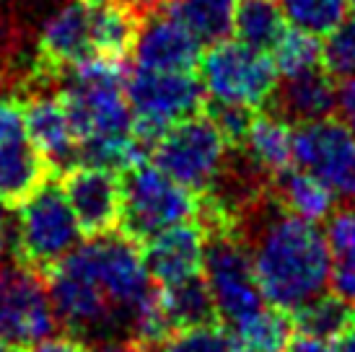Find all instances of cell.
<instances>
[{"label":"cell","instance_id":"6da1fadb","mask_svg":"<svg viewBox=\"0 0 355 352\" xmlns=\"http://www.w3.org/2000/svg\"><path fill=\"white\" fill-rule=\"evenodd\" d=\"M249 215V231L239 236L249 246L265 303L293 313L316 295L327 293L332 259L322 228L286 213L272 195L262 197Z\"/></svg>","mask_w":355,"mask_h":352},{"label":"cell","instance_id":"7a4b0ae2","mask_svg":"<svg viewBox=\"0 0 355 352\" xmlns=\"http://www.w3.org/2000/svg\"><path fill=\"white\" fill-rule=\"evenodd\" d=\"M58 96L68 112L78 146L96 137L132 135V109L119 62L91 60L58 76Z\"/></svg>","mask_w":355,"mask_h":352},{"label":"cell","instance_id":"3957f363","mask_svg":"<svg viewBox=\"0 0 355 352\" xmlns=\"http://www.w3.org/2000/svg\"><path fill=\"white\" fill-rule=\"evenodd\" d=\"M16 207V228L10 234L13 259L37 272H50L76 252L83 234L60 184L47 179Z\"/></svg>","mask_w":355,"mask_h":352},{"label":"cell","instance_id":"277c9868","mask_svg":"<svg viewBox=\"0 0 355 352\" xmlns=\"http://www.w3.org/2000/svg\"><path fill=\"white\" fill-rule=\"evenodd\" d=\"M122 234L146 244L156 234L198 218V195L177 184L148 161L122 171Z\"/></svg>","mask_w":355,"mask_h":352},{"label":"cell","instance_id":"5b68a950","mask_svg":"<svg viewBox=\"0 0 355 352\" xmlns=\"http://www.w3.org/2000/svg\"><path fill=\"white\" fill-rule=\"evenodd\" d=\"M70 262H76L101 288V293L109 298V303L117 308L125 322V334L130 337V319L140 306L153 298V280L146 270L143 246L132 241L122 231L89 238L86 244H78L76 252L68 254Z\"/></svg>","mask_w":355,"mask_h":352},{"label":"cell","instance_id":"8992f818","mask_svg":"<svg viewBox=\"0 0 355 352\" xmlns=\"http://www.w3.org/2000/svg\"><path fill=\"white\" fill-rule=\"evenodd\" d=\"M228 150L231 148L213 125V119L202 112L171 125L150 150V164L192 195H205L223 174Z\"/></svg>","mask_w":355,"mask_h":352},{"label":"cell","instance_id":"52a82bcc","mask_svg":"<svg viewBox=\"0 0 355 352\" xmlns=\"http://www.w3.org/2000/svg\"><path fill=\"white\" fill-rule=\"evenodd\" d=\"M200 80L207 101H226L262 107L277 88V68L270 52L254 49L239 39H223L200 60Z\"/></svg>","mask_w":355,"mask_h":352},{"label":"cell","instance_id":"ba28073f","mask_svg":"<svg viewBox=\"0 0 355 352\" xmlns=\"http://www.w3.org/2000/svg\"><path fill=\"white\" fill-rule=\"evenodd\" d=\"M202 280L213 295L220 322L236 324L265 306L247 241L236 231L205 234Z\"/></svg>","mask_w":355,"mask_h":352},{"label":"cell","instance_id":"9c48e42d","mask_svg":"<svg viewBox=\"0 0 355 352\" xmlns=\"http://www.w3.org/2000/svg\"><path fill=\"white\" fill-rule=\"evenodd\" d=\"M47 293L55 311V322L73 337L89 340H128L125 322L109 303L101 288L68 256L47 272Z\"/></svg>","mask_w":355,"mask_h":352},{"label":"cell","instance_id":"30bf717a","mask_svg":"<svg viewBox=\"0 0 355 352\" xmlns=\"http://www.w3.org/2000/svg\"><path fill=\"white\" fill-rule=\"evenodd\" d=\"M55 311L42 272L19 259L0 262V342L10 350H29L52 337Z\"/></svg>","mask_w":355,"mask_h":352},{"label":"cell","instance_id":"8fae6325","mask_svg":"<svg viewBox=\"0 0 355 352\" xmlns=\"http://www.w3.org/2000/svg\"><path fill=\"white\" fill-rule=\"evenodd\" d=\"M293 164L335 197L355 205V137L335 119L306 122L293 130Z\"/></svg>","mask_w":355,"mask_h":352},{"label":"cell","instance_id":"7c38bea8","mask_svg":"<svg viewBox=\"0 0 355 352\" xmlns=\"http://www.w3.org/2000/svg\"><path fill=\"white\" fill-rule=\"evenodd\" d=\"M125 94L135 117L158 119L168 127L202 114L207 104L202 80L192 73L148 70L138 65L125 76Z\"/></svg>","mask_w":355,"mask_h":352},{"label":"cell","instance_id":"4fadbf2b","mask_svg":"<svg viewBox=\"0 0 355 352\" xmlns=\"http://www.w3.org/2000/svg\"><path fill=\"white\" fill-rule=\"evenodd\" d=\"M52 176L34 148L19 98L0 96V202L16 207Z\"/></svg>","mask_w":355,"mask_h":352},{"label":"cell","instance_id":"5bb4252c","mask_svg":"<svg viewBox=\"0 0 355 352\" xmlns=\"http://www.w3.org/2000/svg\"><path fill=\"white\" fill-rule=\"evenodd\" d=\"M37 55V80H58L60 73L99 60L91 31V0H68L44 21Z\"/></svg>","mask_w":355,"mask_h":352},{"label":"cell","instance_id":"9a60e30c","mask_svg":"<svg viewBox=\"0 0 355 352\" xmlns=\"http://www.w3.org/2000/svg\"><path fill=\"white\" fill-rule=\"evenodd\" d=\"M60 186L78 220V228L89 238L114 234L122 220V182L114 171L86 164L68 168Z\"/></svg>","mask_w":355,"mask_h":352},{"label":"cell","instance_id":"2e32d148","mask_svg":"<svg viewBox=\"0 0 355 352\" xmlns=\"http://www.w3.org/2000/svg\"><path fill=\"white\" fill-rule=\"evenodd\" d=\"M132 55L138 68L192 73L200 68L202 44L179 21L171 19L166 10L164 13L156 10L140 21Z\"/></svg>","mask_w":355,"mask_h":352},{"label":"cell","instance_id":"e0dca14e","mask_svg":"<svg viewBox=\"0 0 355 352\" xmlns=\"http://www.w3.org/2000/svg\"><path fill=\"white\" fill-rule=\"evenodd\" d=\"M205 228L200 223H179L148 238L143 246V259L150 280L161 288L184 283L189 277L202 274L205 259Z\"/></svg>","mask_w":355,"mask_h":352},{"label":"cell","instance_id":"ac0fdd59","mask_svg":"<svg viewBox=\"0 0 355 352\" xmlns=\"http://www.w3.org/2000/svg\"><path fill=\"white\" fill-rule=\"evenodd\" d=\"M24 107V122L29 130V137L34 148L42 153V158L50 164L52 171L62 168L68 171L78 164V137L73 132L70 117L58 94L37 91L21 101Z\"/></svg>","mask_w":355,"mask_h":352},{"label":"cell","instance_id":"d6986e66","mask_svg":"<svg viewBox=\"0 0 355 352\" xmlns=\"http://www.w3.org/2000/svg\"><path fill=\"white\" fill-rule=\"evenodd\" d=\"M270 104H272V112L277 117L293 122V125L329 119L337 107L335 78L324 68L288 76V78H283V83H277Z\"/></svg>","mask_w":355,"mask_h":352},{"label":"cell","instance_id":"ffe728a7","mask_svg":"<svg viewBox=\"0 0 355 352\" xmlns=\"http://www.w3.org/2000/svg\"><path fill=\"white\" fill-rule=\"evenodd\" d=\"M239 150H244V158L259 174L272 179L293 164V130H291V122L277 117L275 112L257 114L247 140Z\"/></svg>","mask_w":355,"mask_h":352},{"label":"cell","instance_id":"44dd1931","mask_svg":"<svg viewBox=\"0 0 355 352\" xmlns=\"http://www.w3.org/2000/svg\"><path fill=\"white\" fill-rule=\"evenodd\" d=\"M270 195L286 213L319 223L335 213V195L319 179L301 171L298 166H288L270 179Z\"/></svg>","mask_w":355,"mask_h":352},{"label":"cell","instance_id":"7402d4cb","mask_svg":"<svg viewBox=\"0 0 355 352\" xmlns=\"http://www.w3.org/2000/svg\"><path fill=\"white\" fill-rule=\"evenodd\" d=\"M158 303L166 316L171 332H184V329H198L218 324L220 316L216 311L213 295L207 290L202 274L189 277L184 283L166 285L158 290Z\"/></svg>","mask_w":355,"mask_h":352},{"label":"cell","instance_id":"603a6c76","mask_svg":"<svg viewBox=\"0 0 355 352\" xmlns=\"http://www.w3.org/2000/svg\"><path fill=\"white\" fill-rule=\"evenodd\" d=\"M293 319L275 306H262L252 316L231 324V352H286L293 337Z\"/></svg>","mask_w":355,"mask_h":352},{"label":"cell","instance_id":"cb8c5ba5","mask_svg":"<svg viewBox=\"0 0 355 352\" xmlns=\"http://www.w3.org/2000/svg\"><path fill=\"white\" fill-rule=\"evenodd\" d=\"M164 10L179 21L200 44L213 47L234 34L236 0H168Z\"/></svg>","mask_w":355,"mask_h":352},{"label":"cell","instance_id":"d4e9b609","mask_svg":"<svg viewBox=\"0 0 355 352\" xmlns=\"http://www.w3.org/2000/svg\"><path fill=\"white\" fill-rule=\"evenodd\" d=\"M327 246L332 259L329 285L355 306V205H345L327 218Z\"/></svg>","mask_w":355,"mask_h":352},{"label":"cell","instance_id":"484cf974","mask_svg":"<svg viewBox=\"0 0 355 352\" xmlns=\"http://www.w3.org/2000/svg\"><path fill=\"white\" fill-rule=\"evenodd\" d=\"M286 29V13L277 0H236L234 34L249 47L270 52Z\"/></svg>","mask_w":355,"mask_h":352},{"label":"cell","instance_id":"4316f807","mask_svg":"<svg viewBox=\"0 0 355 352\" xmlns=\"http://www.w3.org/2000/svg\"><path fill=\"white\" fill-rule=\"evenodd\" d=\"M291 319H293V329L301 334H311L322 340H340L355 324V311L337 293H322L314 301L296 308L291 313Z\"/></svg>","mask_w":355,"mask_h":352},{"label":"cell","instance_id":"83f0119b","mask_svg":"<svg viewBox=\"0 0 355 352\" xmlns=\"http://www.w3.org/2000/svg\"><path fill=\"white\" fill-rule=\"evenodd\" d=\"M270 52H272L270 58L275 62L277 76H283V78L322 68V42H319V37L311 31L298 29L293 24L283 29V34L277 37Z\"/></svg>","mask_w":355,"mask_h":352},{"label":"cell","instance_id":"f1b7e54d","mask_svg":"<svg viewBox=\"0 0 355 352\" xmlns=\"http://www.w3.org/2000/svg\"><path fill=\"white\" fill-rule=\"evenodd\" d=\"M286 19L311 34H329L345 24L350 13V0H277Z\"/></svg>","mask_w":355,"mask_h":352},{"label":"cell","instance_id":"f546056e","mask_svg":"<svg viewBox=\"0 0 355 352\" xmlns=\"http://www.w3.org/2000/svg\"><path fill=\"white\" fill-rule=\"evenodd\" d=\"M322 68L332 78H355V24H340L322 44Z\"/></svg>","mask_w":355,"mask_h":352},{"label":"cell","instance_id":"4dcf8cb0","mask_svg":"<svg viewBox=\"0 0 355 352\" xmlns=\"http://www.w3.org/2000/svg\"><path fill=\"white\" fill-rule=\"evenodd\" d=\"M205 114L213 119L218 132L223 135L231 150H239L247 140L252 122H254L257 112L244 104H226V101H210L205 107Z\"/></svg>","mask_w":355,"mask_h":352},{"label":"cell","instance_id":"1f68e13d","mask_svg":"<svg viewBox=\"0 0 355 352\" xmlns=\"http://www.w3.org/2000/svg\"><path fill=\"white\" fill-rule=\"evenodd\" d=\"M164 352H231L228 332H223L218 324L198 326L174 332L164 342Z\"/></svg>","mask_w":355,"mask_h":352},{"label":"cell","instance_id":"d6a6232c","mask_svg":"<svg viewBox=\"0 0 355 352\" xmlns=\"http://www.w3.org/2000/svg\"><path fill=\"white\" fill-rule=\"evenodd\" d=\"M335 112H337V117H340V125L355 137V78L340 80Z\"/></svg>","mask_w":355,"mask_h":352},{"label":"cell","instance_id":"836d02e7","mask_svg":"<svg viewBox=\"0 0 355 352\" xmlns=\"http://www.w3.org/2000/svg\"><path fill=\"white\" fill-rule=\"evenodd\" d=\"M29 352H89L86 342L73 337V334H62V337H47L29 347Z\"/></svg>","mask_w":355,"mask_h":352},{"label":"cell","instance_id":"e575fe53","mask_svg":"<svg viewBox=\"0 0 355 352\" xmlns=\"http://www.w3.org/2000/svg\"><path fill=\"white\" fill-rule=\"evenodd\" d=\"M286 352H337V344L335 340H322V337L296 332L291 337Z\"/></svg>","mask_w":355,"mask_h":352},{"label":"cell","instance_id":"d590c367","mask_svg":"<svg viewBox=\"0 0 355 352\" xmlns=\"http://www.w3.org/2000/svg\"><path fill=\"white\" fill-rule=\"evenodd\" d=\"M94 352H156V347L138 340H107L96 344Z\"/></svg>","mask_w":355,"mask_h":352},{"label":"cell","instance_id":"8d00e7d4","mask_svg":"<svg viewBox=\"0 0 355 352\" xmlns=\"http://www.w3.org/2000/svg\"><path fill=\"white\" fill-rule=\"evenodd\" d=\"M122 6H128L138 13L140 19H146L150 13H156V10H164L168 6V0H117Z\"/></svg>","mask_w":355,"mask_h":352},{"label":"cell","instance_id":"74e56055","mask_svg":"<svg viewBox=\"0 0 355 352\" xmlns=\"http://www.w3.org/2000/svg\"><path fill=\"white\" fill-rule=\"evenodd\" d=\"M10 244V225H8V215L3 210V202H0V256L8 252Z\"/></svg>","mask_w":355,"mask_h":352},{"label":"cell","instance_id":"f35d334b","mask_svg":"<svg viewBox=\"0 0 355 352\" xmlns=\"http://www.w3.org/2000/svg\"><path fill=\"white\" fill-rule=\"evenodd\" d=\"M337 352H355V326H350V329H347V332L340 337Z\"/></svg>","mask_w":355,"mask_h":352},{"label":"cell","instance_id":"ab89813d","mask_svg":"<svg viewBox=\"0 0 355 352\" xmlns=\"http://www.w3.org/2000/svg\"><path fill=\"white\" fill-rule=\"evenodd\" d=\"M3 65H6V60H3V49H0V78H3Z\"/></svg>","mask_w":355,"mask_h":352},{"label":"cell","instance_id":"60d3db41","mask_svg":"<svg viewBox=\"0 0 355 352\" xmlns=\"http://www.w3.org/2000/svg\"><path fill=\"white\" fill-rule=\"evenodd\" d=\"M350 16H353V24H355V0H350Z\"/></svg>","mask_w":355,"mask_h":352},{"label":"cell","instance_id":"b9f144b4","mask_svg":"<svg viewBox=\"0 0 355 352\" xmlns=\"http://www.w3.org/2000/svg\"><path fill=\"white\" fill-rule=\"evenodd\" d=\"M0 352H13V350H10L8 344H3V342H0Z\"/></svg>","mask_w":355,"mask_h":352},{"label":"cell","instance_id":"7bdbcfd3","mask_svg":"<svg viewBox=\"0 0 355 352\" xmlns=\"http://www.w3.org/2000/svg\"><path fill=\"white\" fill-rule=\"evenodd\" d=\"M13 352H21V350H13Z\"/></svg>","mask_w":355,"mask_h":352}]
</instances>
